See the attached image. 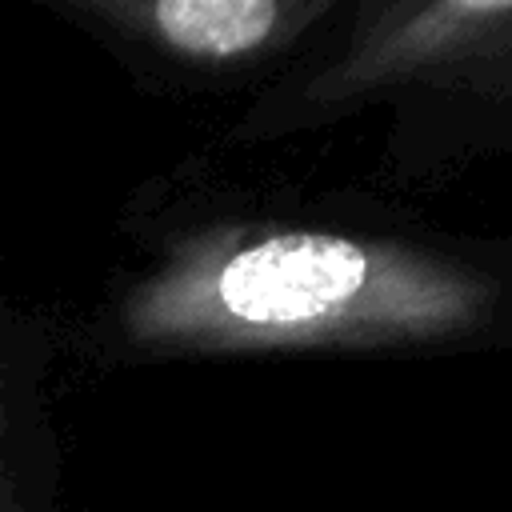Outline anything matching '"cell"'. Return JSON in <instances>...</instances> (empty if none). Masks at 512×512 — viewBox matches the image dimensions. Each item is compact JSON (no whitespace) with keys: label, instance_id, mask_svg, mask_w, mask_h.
<instances>
[{"label":"cell","instance_id":"obj_3","mask_svg":"<svg viewBox=\"0 0 512 512\" xmlns=\"http://www.w3.org/2000/svg\"><path fill=\"white\" fill-rule=\"evenodd\" d=\"M80 12L168 64L232 72L288 52L332 12V0H116Z\"/></svg>","mask_w":512,"mask_h":512},{"label":"cell","instance_id":"obj_2","mask_svg":"<svg viewBox=\"0 0 512 512\" xmlns=\"http://www.w3.org/2000/svg\"><path fill=\"white\" fill-rule=\"evenodd\" d=\"M508 0H436V4H372L364 8L348 48L316 76L272 92L292 96V108L264 128L328 116L356 96H372L400 80H432L452 72H476L488 56H508Z\"/></svg>","mask_w":512,"mask_h":512},{"label":"cell","instance_id":"obj_4","mask_svg":"<svg viewBox=\"0 0 512 512\" xmlns=\"http://www.w3.org/2000/svg\"><path fill=\"white\" fill-rule=\"evenodd\" d=\"M48 340L0 292V512H60L56 436L44 412Z\"/></svg>","mask_w":512,"mask_h":512},{"label":"cell","instance_id":"obj_1","mask_svg":"<svg viewBox=\"0 0 512 512\" xmlns=\"http://www.w3.org/2000/svg\"><path fill=\"white\" fill-rule=\"evenodd\" d=\"M500 280L380 236L316 228L212 232L128 292L120 328L156 352L408 348L492 320Z\"/></svg>","mask_w":512,"mask_h":512}]
</instances>
